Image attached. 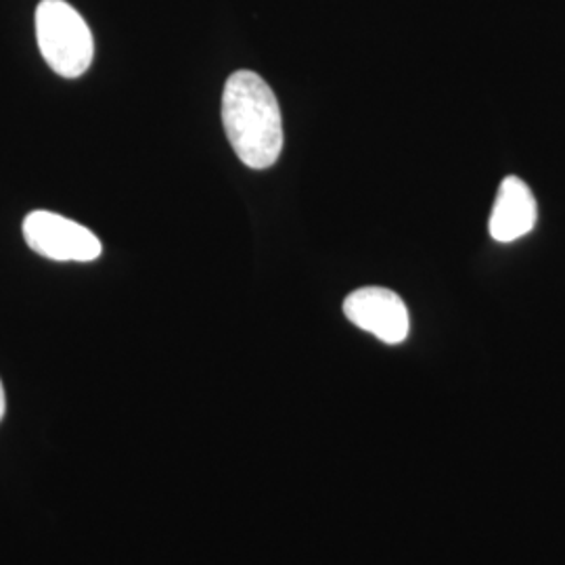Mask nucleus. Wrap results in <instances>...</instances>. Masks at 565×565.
Masks as SVG:
<instances>
[{"label":"nucleus","instance_id":"f257e3e1","mask_svg":"<svg viewBox=\"0 0 565 565\" xmlns=\"http://www.w3.org/2000/svg\"><path fill=\"white\" fill-rule=\"evenodd\" d=\"M224 132L237 158L252 170H266L282 149L281 107L256 72H235L223 93Z\"/></svg>","mask_w":565,"mask_h":565},{"label":"nucleus","instance_id":"f03ea898","mask_svg":"<svg viewBox=\"0 0 565 565\" xmlns=\"http://www.w3.org/2000/svg\"><path fill=\"white\" fill-rule=\"evenodd\" d=\"M36 39L49 67L63 78H81L95 57V41L81 13L65 0H42Z\"/></svg>","mask_w":565,"mask_h":565},{"label":"nucleus","instance_id":"7ed1b4c3","mask_svg":"<svg viewBox=\"0 0 565 565\" xmlns=\"http://www.w3.org/2000/svg\"><path fill=\"white\" fill-rule=\"evenodd\" d=\"M23 239L32 252L55 263H93L103 254L102 242L93 231L46 210L25 216Z\"/></svg>","mask_w":565,"mask_h":565},{"label":"nucleus","instance_id":"20e7f679","mask_svg":"<svg viewBox=\"0 0 565 565\" xmlns=\"http://www.w3.org/2000/svg\"><path fill=\"white\" fill-rule=\"evenodd\" d=\"M343 315L377 340L396 345L408 338V310L403 298L385 287H363L343 302Z\"/></svg>","mask_w":565,"mask_h":565},{"label":"nucleus","instance_id":"39448f33","mask_svg":"<svg viewBox=\"0 0 565 565\" xmlns=\"http://www.w3.org/2000/svg\"><path fill=\"white\" fill-rule=\"evenodd\" d=\"M539 218L536 200L530 186L518 177L501 182L490 214V235L499 243H511L527 235Z\"/></svg>","mask_w":565,"mask_h":565},{"label":"nucleus","instance_id":"423d86ee","mask_svg":"<svg viewBox=\"0 0 565 565\" xmlns=\"http://www.w3.org/2000/svg\"><path fill=\"white\" fill-rule=\"evenodd\" d=\"M4 411H7V398H4V387H2V382H0V422L4 417Z\"/></svg>","mask_w":565,"mask_h":565}]
</instances>
